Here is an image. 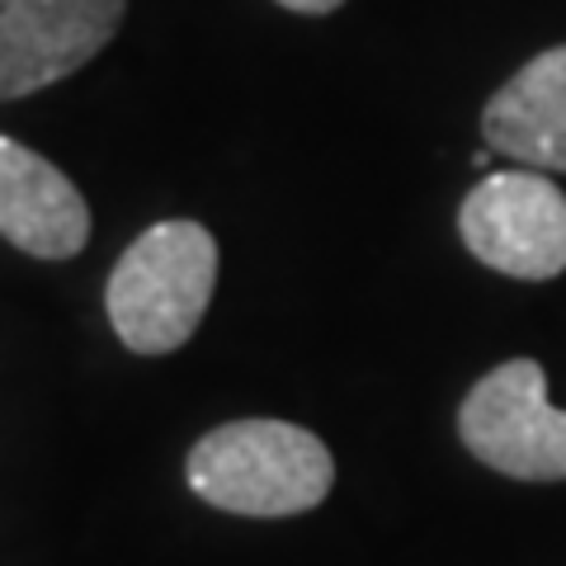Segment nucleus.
<instances>
[{
	"mask_svg": "<svg viewBox=\"0 0 566 566\" xmlns=\"http://www.w3.org/2000/svg\"><path fill=\"white\" fill-rule=\"evenodd\" d=\"M279 6L293 14H331V10H340L345 0H279Z\"/></svg>",
	"mask_w": 566,
	"mask_h": 566,
	"instance_id": "8",
	"label": "nucleus"
},
{
	"mask_svg": "<svg viewBox=\"0 0 566 566\" xmlns=\"http://www.w3.org/2000/svg\"><path fill=\"white\" fill-rule=\"evenodd\" d=\"M0 237L33 260H71L91 241L81 189L14 137H0Z\"/></svg>",
	"mask_w": 566,
	"mask_h": 566,
	"instance_id": "6",
	"label": "nucleus"
},
{
	"mask_svg": "<svg viewBox=\"0 0 566 566\" xmlns=\"http://www.w3.org/2000/svg\"><path fill=\"white\" fill-rule=\"evenodd\" d=\"M482 137L524 170H566V43L538 52L486 99Z\"/></svg>",
	"mask_w": 566,
	"mask_h": 566,
	"instance_id": "7",
	"label": "nucleus"
},
{
	"mask_svg": "<svg viewBox=\"0 0 566 566\" xmlns=\"http://www.w3.org/2000/svg\"><path fill=\"white\" fill-rule=\"evenodd\" d=\"M458 434L476 463L515 482H566V411L547 401L543 364L510 359L472 387Z\"/></svg>",
	"mask_w": 566,
	"mask_h": 566,
	"instance_id": "3",
	"label": "nucleus"
},
{
	"mask_svg": "<svg viewBox=\"0 0 566 566\" xmlns=\"http://www.w3.org/2000/svg\"><path fill=\"white\" fill-rule=\"evenodd\" d=\"M128 0H0V99L66 81L109 48Z\"/></svg>",
	"mask_w": 566,
	"mask_h": 566,
	"instance_id": "5",
	"label": "nucleus"
},
{
	"mask_svg": "<svg viewBox=\"0 0 566 566\" xmlns=\"http://www.w3.org/2000/svg\"><path fill=\"white\" fill-rule=\"evenodd\" d=\"M458 232L495 274L557 279L566 270V193L543 170H495L458 208Z\"/></svg>",
	"mask_w": 566,
	"mask_h": 566,
	"instance_id": "4",
	"label": "nucleus"
},
{
	"mask_svg": "<svg viewBox=\"0 0 566 566\" xmlns=\"http://www.w3.org/2000/svg\"><path fill=\"white\" fill-rule=\"evenodd\" d=\"M218 289V241L203 222L170 218L147 227L118 255L104 307L133 354H170L199 331Z\"/></svg>",
	"mask_w": 566,
	"mask_h": 566,
	"instance_id": "2",
	"label": "nucleus"
},
{
	"mask_svg": "<svg viewBox=\"0 0 566 566\" xmlns=\"http://www.w3.org/2000/svg\"><path fill=\"white\" fill-rule=\"evenodd\" d=\"M189 491L227 515L289 520L331 495L335 458L293 420H232L189 449Z\"/></svg>",
	"mask_w": 566,
	"mask_h": 566,
	"instance_id": "1",
	"label": "nucleus"
}]
</instances>
